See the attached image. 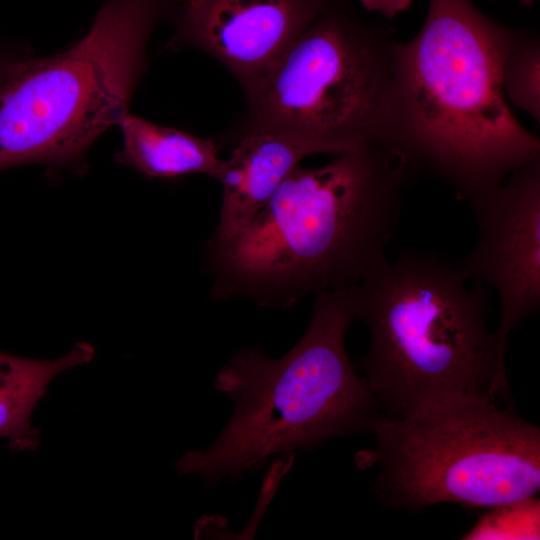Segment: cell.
Here are the masks:
<instances>
[{
  "mask_svg": "<svg viewBox=\"0 0 540 540\" xmlns=\"http://www.w3.org/2000/svg\"><path fill=\"white\" fill-rule=\"evenodd\" d=\"M360 2L367 11L379 13L387 18L395 17L412 4V0H360Z\"/></svg>",
  "mask_w": 540,
  "mask_h": 540,
  "instance_id": "9a60e30c",
  "label": "cell"
},
{
  "mask_svg": "<svg viewBox=\"0 0 540 540\" xmlns=\"http://www.w3.org/2000/svg\"><path fill=\"white\" fill-rule=\"evenodd\" d=\"M411 174L381 144L316 168L297 165L246 228L228 240H207L210 298L288 309L357 284L385 259Z\"/></svg>",
  "mask_w": 540,
  "mask_h": 540,
  "instance_id": "6da1fadb",
  "label": "cell"
},
{
  "mask_svg": "<svg viewBox=\"0 0 540 540\" xmlns=\"http://www.w3.org/2000/svg\"><path fill=\"white\" fill-rule=\"evenodd\" d=\"M486 510L478 523L465 534V539L539 538L537 497Z\"/></svg>",
  "mask_w": 540,
  "mask_h": 540,
  "instance_id": "5bb4252c",
  "label": "cell"
},
{
  "mask_svg": "<svg viewBox=\"0 0 540 540\" xmlns=\"http://www.w3.org/2000/svg\"><path fill=\"white\" fill-rule=\"evenodd\" d=\"M354 320L351 287L322 292L287 353L274 358L257 347L235 352L214 380L234 404L230 418L211 445L176 461L178 473L199 475L210 485L236 481L274 456L370 433L381 411L346 352Z\"/></svg>",
  "mask_w": 540,
  "mask_h": 540,
  "instance_id": "3957f363",
  "label": "cell"
},
{
  "mask_svg": "<svg viewBox=\"0 0 540 540\" xmlns=\"http://www.w3.org/2000/svg\"><path fill=\"white\" fill-rule=\"evenodd\" d=\"M355 320L369 333L356 361L381 415L395 418L437 399L510 396L505 356L488 326L483 285L437 254L403 251L351 286Z\"/></svg>",
  "mask_w": 540,
  "mask_h": 540,
  "instance_id": "277c9868",
  "label": "cell"
},
{
  "mask_svg": "<svg viewBox=\"0 0 540 540\" xmlns=\"http://www.w3.org/2000/svg\"><path fill=\"white\" fill-rule=\"evenodd\" d=\"M475 217L478 240L459 268L497 292L495 332L506 350L510 333L540 308V158L511 173Z\"/></svg>",
  "mask_w": 540,
  "mask_h": 540,
  "instance_id": "ba28073f",
  "label": "cell"
},
{
  "mask_svg": "<svg viewBox=\"0 0 540 540\" xmlns=\"http://www.w3.org/2000/svg\"><path fill=\"white\" fill-rule=\"evenodd\" d=\"M231 146L217 181L222 198L218 221L209 239L224 241L246 228L288 174L310 156L297 142L264 130L227 131L216 139Z\"/></svg>",
  "mask_w": 540,
  "mask_h": 540,
  "instance_id": "30bf717a",
  "label": "cell"
},
{
  "mask_svg": "<svg viewBox=\"0 0 540 540\" xmlns=\"http://www.w3.org/2000/svg\"><path fill=\"white\" fill-rule=\"evenodd\" d=\"M370 434L373 445L355 459L360 469L378 468L372 491L386 509H489L538 496L540 429L489 397L455 395L399 417L380 414Z\"/></svg>",
  "mask_w": 540,
  "mask_h": 540,
  "instance_id": "5b68a950",
  "label": "cell"
},
{
  "mask_svg": "<svg viewBox=\"0 0 540 540\" xmlns=\"http://www.w3.org/2000/svg\"><path fill=\"white\" fill-rule=\"evenodd\" d=\"M166 0H105L88 32L55 55L9 60L0 78V170L80 161L119 124Z\"/></svg>",
  "mask_w": 540,
  "mask_h": 540,
  "instance_id": "8992f818",
  "label": "cell"
},
{
  "mask_svg": "<svg viewBox=\"0 0 540 540\" xmlns=\"http://www.w3.org/2000/svg\"><path fill=\"white\" fill-rule=\"evenodd\" d=\"M94 355V348L86 342L50 360L0 351V438L6 439L13 450L35 449L39 432L32 426L31 416L50 381L63 371L88 363Z\"/></svg>",
  "mask_w": 540,
  "mask_h": 540,
  "instance_id": "7c38bea8",
  "label": "cell"
},
{
  "mask_svg": "<svg viewBox=\"0 0 540 540\" xmlns=\"http://www.w3.org/2000/svg\"><path fill=\"white\" fill-rule=\"evenodd\" d=\"M333 1L166 0V18L175 29L168 47H189L210 55L246 95Z\"/></svg>",
  "mask_w": 540,
  "mask_h": 540,
  "instance_id": "9c48e42d",
  "label": "cell"
},
{
  "mask_svg": "<svg viewBox=\"0 0 540 540\" xmlns=\"http://www.w3.org/2000/svg\"><path fill=\"white\" fill-rule=\"evenodd\" d=\"M516 33L470 0H430L416 36L394 44L384 145L412 173L447 181L474 215L511 173L540 158L539 139L516 119L502 86Z\"/></svg>",
  "mask_w": 540,
  "mask_h": 540,
  "instance_id": "7a4b0ae2",
  "label": "cell"
},
{
  "mask_svg": "<svg viewBox=\"0 0 540 540\" xmlns=\"http://www.w3.org/2000/svg\"><path fill=\"white\" fill-rule=\"evenodd\" d=\"M502 86L514 105L540 118V45L527 34L517 31L502 66Z\"/></svg>",
  "mask_w": 540,
  "mask_h": 540,
  "instance_id": "4fadbf2b",
  "label": "cell"
},
{
  "mask_svg": "<svg viewBox=\"0 0 540 540\" xmlns=\"http://www.w3.org/2000/svg\"><path fill=\"white\" fill-rule=\"evenodd\" d=\"M536 0H523V2L526 4V5H531L535 2Z\"/></svg>",
  "mask_w": 540,
  "mask_h": 540,
  "instance_id": "e0dca14e",
  "label": "cell"
},
{
  "mask_svg": "<svg viewBox=\"0 0 540 540\" xmlns=\"http://www.w3.org/2000/svg\"><path fill=\"white\" fill-rule=\"evenodd\" d=\"M395 42L391 29L334 0L245 95L229 130L269 131L311 155L384 145Z\"/></svg>",
  "mask_w": 540,
  "mask_h": 540,
  "instance_id": "52a82bcc",
  "label": "cell"
},
{
  "mask_svg": "<svg viewBox=\"0 0 540 540\" xmlns=\"http://www.w3.org/2000/svg\"><path fill=\"white\" fill-rule=\"evenodd\" d=\"M123 145L116 160L149 178L201 174L217 179L223 159L216 139L161 126L125 113L119 122Z\"/></svg>",
  "mask_w": 540,
  "mask_h": 540,
  "instance_id": "8fae6325",
  "label": "cell"
},
{
  "mask_svg": "<svg viewBox=\"0 0 540 540\" xmlns=\"http://www.w3.org/2000/svg\"><path fill=\"white\" fill-rule=\"evenodd\" d=\"M9 59L0 55V78Z\"/></svg>",
  "mask_w": 540,
  "mask_h": 540,
  "instance_id": "2e32d148",
  "label": "cell"
}]
</instances>
